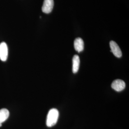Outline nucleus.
Instances as JSON below:
<instances>
[{
	"instance_id": "obj_1",
	"label": "nucleus",
	"mask_w": 129,
	"mask_h": 129,
	"mask_svg": "<svg viewBox=\"0 0 129 129\" xmlns=\"http://www.w3.org/2000/svg\"><path fill=\"white\" fill-rule=\"evenodd\" d=\"M59 118V111L56 109H52L49 111L46 118V124L47 127H52L55 125Z\"/></svg>"
},
{
	"instance_id": "obj_6",
	"label": "nucleus",
	"mask_w": 129,
	"mask_h": 129,
	"mask_svg": "<svg viewBox=\"0 0 129 129\" xmlns=\"http://www.w3.org/2000/svg\"><path fill=\"white\" fill-rule=\"evenodd\" d=\"M74 48L75 50L78 53L83 51L84 48V43L82 38L78 37L74 41Z\"/></svg>"
},
{
	"instance_id": "obj_5",
	"label": "nucleus",
	"mask_w": 129,
	"mask_h": 129,
	"mask_svg": "<svg viewBox=\"0 0 129 129\" xmlns=\"http://www.w3.org/2000/svg\"><path fill=\"white\" fill-rule=\"evenodd\" d=\"M124 81L121 79L115 80L111 84V88L116 91L120 92L123 90L125 88Z\"/></svg>"
},
{
	"instance_id": "obj_7",
	"label": "nucleus",
	"mask_w": 129,
	"mask_h": 129,
	"mask_svg": "<svg viewBox=\"0 0 129 129\" xmlns=\"http://www.w3.org/2000/svg\"><path fill=\"white\" fill-rule=\"evenodd\" d=\"M72 71L74 73H76L78 72L80 64V59L79 56L77 55H74L72 59Z\"/></svg>"
},
{
	"instance_id": "obj_4",
	"label": "nucleus",
	"mask_w": 129,
	"mask_h": 129,
	"mask_svg": "<svg viewBox=\"0 0 129 129\" xmlns=\"http://www.w3.org/2000/svg\"><path fill=\"white\" fill-rule=\"evenodd\" d=\"M111 52H112L113 55L118 58H120L122 56V52L120 49V47L115 42L111 41L110 43Z\"/></svg>"
},
{
	"instance_id": "obj_2",
	"label": "nucleus",
	"mask_w": 129,
	"mask_h": 129,
	"mask_svg": "<svg viewBox=\"0 0 129 129\" xmlns=\"http://www.w3.org/2000/svg\"><path fill=\"white\" fill-rule=\"evenodd\" d=\"M54 5V0H44L42 8V12L45 14L50 13Z\"/></svg>"
},
{
	"instance_id": "obj_8",
	"label": "nucleus",
	"mask_w": 129,
	"mask_h": 129,
	"mask_svg": "<svg viewBox=\"0 0 129 129\" xmlns=\"http://www.w3.org/2000/svg\"><path fill=\"white\" fill-rule=\"evenodd\" d=\"M9 115V111L7 109H2L0 110V124H2L8 118Z\"/></svg>"
},
{
	"instance_id": "obj_3",
	"label": "nucleus",
	"mask_w": 129,
	"mask_h": 129,
	"mask_svg": "<svg viewBox=\"0 0 129 129\" xmlns=\"http://www.w3.org/2000/svg\"><path fill=\"white\" fill-rule=\"evenodd\" d=\"M8 55V47L5 42H2L0 44V59L2 61H5L7 60Z\"/></svg>"
}]
</instances>
